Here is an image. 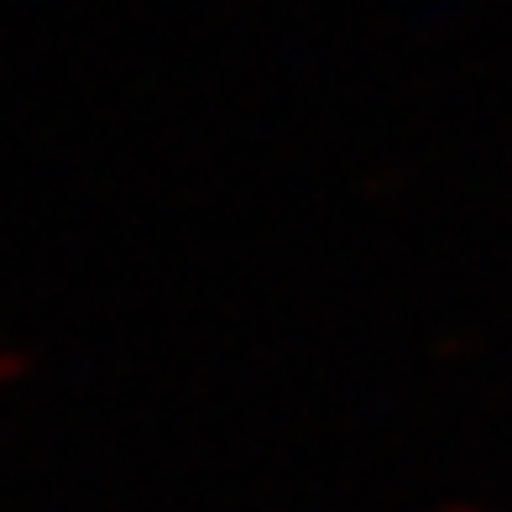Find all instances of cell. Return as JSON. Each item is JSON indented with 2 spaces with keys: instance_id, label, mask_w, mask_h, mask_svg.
<instances>
[{
  "instance_id": "1",
  "label": "cell",
  "mask_w": 512,
  "mask_h": 512,
  "mask_svg": "<svg viewBox=\"0 0 512 512\" xmlns=\"http://www.w3.org/2000/svg\"><path fill=\"white\" fill-rule=\"evenodd\" d=\"M16 371H21V361H16V356H0V377H16Z\"/></svg>"
}]
</instances>
